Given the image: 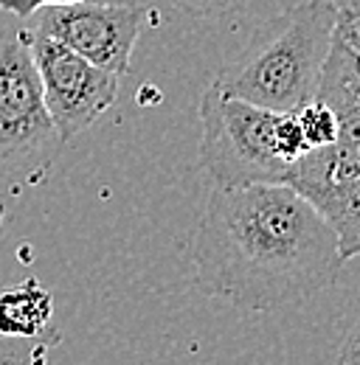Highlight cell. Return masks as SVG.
Returning a JSON list of instances; mask_svg holds the SVG:
<instances>
[{
    "label": "cell",
    "instance_id": "6da1fadb",
    "mask_svg": "<svg viewBox=\"0 0 360 365\" xmlns=\"http://www.w3.org/2000/svg\"><path fill=\"white\" fill-rule=\"evenodd\" d=\"M189 253L206 295L251 312L301 304L344 267L332 225L287 182L214 185Z\"/></svg>",
    "mask_w": 360,
    "mask_h": 365
},
{
    "label": "cell",
    "instance_id": "7a4b0ae2",
    "mask_svg": "<svg viewBox=\"0 0 360 365\" xmlns=\"http://www.w3.org/2000/svg\"><path fill=\"white\" fill-rule=\"evenodd\" d=\"M332 40V0H304L262 23L211 85L273 113H296L315 98Z\"/></svg>",
    "mask_w": 360,
    "mask_h": 365
},
{
    "label": "cell",
    "instance_id": "3957f363",
    "mask_svg": "<svg viewBox=\"0 0 360 365\" xmlns=\"http://www.w3.org/2000/svg\"><path fill=\"white\" fill-rule=\"evenodd\" d=\"M281 113L225 96L214 85L200 98V166L217 188L287 182L290 163L279 149Z\"/></svg>",
    "mask_w": 360,
    "mask_h": 365
},
{
    "label": "cell",
    "instance_id": "277c9868",
    "mask_svg": "<svg viewBox=\"0 0 360 365\" xmlns=\"http://www.w3.org/2000/svg\"><path fill=\"white\" fill-rule=\"evenodd\" d=\"M62 146L45 110L29 29H0V166L26 169Z\"/></svg>",
    "mask_w": 360,
    "mask_h": 365
},
{
    "label": "cell",
    "instance_id": "5b68a950",
    "mask_svg": "<svg viewBox=\"0 0 360 365\" xmlns=\"http://www.w3.org/2000/svg\"><path fill=\"white\" fill-rule=\"evenodd\" d=\"M315 98L335 113L338 138L332 146L310 149L293 163L287 185L301 197L324 182L355 180L360 175V51L338 34L324 62Z\"/></svg>",
    "mask_w": 360,
    "mask_h": 365
},
{
    "label": "cell",
    "instance_id": "8992f818",
    "mask_svg": "<svg viewBox=\"0 0 360 365\" xmlns=\"http://www.w3.org/2000/svg\"><path fill=\"white\" fill-rule=\"evenodd\" d=\"M31 37V53L34 65L43 82L45 110L54 121V130L62 143L90 130L101 115L116 104L119 98V76L101 71L99 65L88 62L68 46L34 34Z\"/></svg>",
    "mask_w": 360,
    "mask_h": 365
},
{
    "label": "cell",
    "instance_id": "52a82bcc",
    "mask_svg": "<svg viewBox=\"0 0 360 365\" xmlns=\"http://www.w3.org/2000/svg\"><path fill=\"white\" fill-rule=\"evenodd\" d=\"M31 17L34 23L29 31L68 46L101 71L116 73L119 79L130 73L133 48L144 23L141 6L82 0L68 6H45Z\"/></svg>",
    "mask_w": 360,
    "mask_h": 365
},
{
    "label": "cell",
    "instance_id": "ba28073f",
    "mask_svg": "<svg viewBox=\"0 0 360 365\" xmlns=\"http://www.w3.org/2000/svg\"><path fill=\"white\" fill-rule=\"evenodd\" d=\"M56 331L54 326V295L37 278H29L0 292V334L6 337H43Z\"/></svg>",
    "mask_w": 360,
    "mask_h": 365
},
{
    "label": "cell",
    "instance_id": "9c48e42d",
    "mask_svg": "<svg viewBox=\"0 0 360 365\" xmlns=\"http://www.w3.org/2000/svg\"><path fill=\"white\" fill-rule=\"evenodd\" d=\"M304 200L313 202L315 211L332 225L344 262L360 256V175L355 180L324 182Z\"/></svg>",
    "mask_w": 360,
    "mask_h": 365
},
{
    "label": "cell",
    "instance_id": "30bf717a",
    "mask_svg": "<svg viewBox=\"0 0 360 365\" xmlns=\"http://www.w3.org/2000/svg\"><path fill=\"white\" fill-rule=\"evenodd\" d=\"M296 118H299V127H301L304 140H307L310 149H324V146H332L335 143V138H338V121H335V113L321 98H313L304 107H299L296 110Z\"/></svg>",
    "mask_w": 360,
    "mask_h": 365
},
{
    "label": "cell",
    "instance_id": "8fae6325",
    "mask_svg": "<svg viewBox=\"0 0 360 365\" xmlns=\"http://www.w3.org/2000/svg\"><path fill=\"white\" fill-rule=\"evenodd\" d=\"M172 3L186 14L206 17V20H220V17H231L242 9H248L254 0H172Z\"/></svg>",
    "mask_w": 360,
    "mask_h": 365
},
{
    "label": "cell",
    "instance_id": "7c38bea8",
    "mask_svg": "<svg viewBox=\"0 0 360 365\" xmlns=\"http://www.w3.org/2000/svg\"><path fill=\"white\" fill-rule=\"evenodd\" d=\"M335 6V34L360 51V0H332Z\"/></svg>",
    "mask_w": 360,
    "mask_h": 365
},
{
    "label": "cell",
    "instance_id": "4fadbf2b",
    "mask_svg": "<svg viewBox=\"0 0 360 365\" xmlns=\"http://www.w3.org/2000/svg\"><path fill=\"white\" fill-rule=\"evenodd\" d=\"M51 334H54V331H51ZM43 337L26 340V337H6V334H0V365H31L34 346H37Z\"/></svg>",
    "mask_w": 360,
    "mask_h": 365
},
{
    "label": "cell",
    "instance_id": "5bb4252c",
    "mask_svg": "<svg viewBox=\"0 0 360 365\" xmlns=\"http://www.w3.org/2000/svg\"><path fill=\"white\" fill-rule=\"evenodd\" d=\"M68 3H82V0H0V9L14 14V17H31L37 9L45 6H68Z\"/></svg>",
    "mask_w": 360,
    "mask_h": 365
},
{
    "label": "cell",
    "instance_id": "9a60e30c",
    "mask_svg": "<svg viewBox=\"0 0 360 365\" xmlns=\"http://www.w3.org/2000/svg\"><path fill=\"white\" fill-rule=\"evenodd\" d=\"M338 365H360V318H358V323L352 326L349 337L344 340V346H341Z\"/></svg>",
    "mask_w": 360,
    "mask_h": 365
},
{
    "label": "cell",
    "instance_id": "2e32d148",
    "mask_svg": "<svg viewBox=\"0 0 360 365\" xmlns=\"http://www.w3.org/2000/svg\"><path fill=\"white\" fill-rule=\"evenodd\" d=\"M56 343H62V334H59V331H54V334H45L43 340L34 346V357H31V365H48V351H51Z\"/></svg>",
    "mask_w": 360,
    "mask_h": 365
}]
</instances>
